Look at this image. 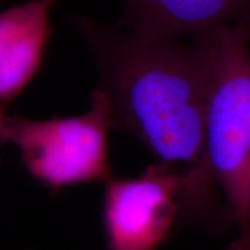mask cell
<instances>
[{
  "mask_svg": "<svg viewBox=\"0 0 250 250\" xmlns=\"http://www.w3.org/2000/svg\"><path fill=\"white\" fill-rule=\"evenodd\" d=\"M210 83L206 159L236 224L250 239V20L192 37Z\"/></svg>",
  "mask_w": 250,
  "mask_h": 250,
  "instance_id": "cell-2",
  "label": "cell"
},
{
  "mask_svg": "<svg viewBox=\"0 0 250 250\" xmlns=\"http://www.w3.org/2000/svg\"><path fill=\"white\" fill-rule=\"evenodd\" d=\"M74 24L98 68L112 130L131 133L156 164L179 171L190 210L202 208L214 181L206 159L210 83L198 50L86 18Z\"/></svg>",
  "mask_w": 250,
  "mask_h": 250,
  "instance_id": "cell-1",
  "label": "cell"
},
{
  "mask_svg": "<svg viewBox=\"0 0 250 250\" xmlns=\"http://www.w3.org/2000/svg\"><path fill=\"white\" fill-rule=\"evenodd\" d=\"M188 212L184 177L167 166H148L136 177L111 176L101 198L107 250H159L181 212Z\"/></svg>",
  "mask_w": 250,
  "mask_h": 250,
  "instance_id": "cell-4",
  "label": "cell"
},
{
  "mask_svg": "<svg viewBox=\"0 0 250 250\" xmlns=\"http://www.w3.org/2000/svg\"><path fill=\"white\" fill-rule=\"evenodd\" d=\"M5 107L2 104H0V144H1V132H2V125H4L5 121V112H4Z\"/></svg>",
  "mask_w": 250,
  "mask_h": 250,
  "instance_id": "cell-8",
  "label": "cell"
},
{
  "mask_svg": "<svg viewBox=\"0 0 250 250\" xmlns=\"http://www.w3.org/2000/svg\"><path fill=\"white\" fill-rule=\"evenodd\" d=\"M110 105L99 87L85 114L30 120L6 116L1 142L17 147L28 175L51 193L112 176L108 152Z\"/></svg>",
  "mask_w": 250,
  "mask_h": 250,
  "instance_id": "cell-3",
  "label": "cell"
},
{
  "mask_svg": "<svg viewBox=\"0 0 250 250\" xmlns=\"http://www.w3.org/2000/svg\"><path fill=\"white\" fill-rule=\"evenodd\" d=\"M56 0H30L0 12V104L18 98L39 72Z\"/></svg>",
  "mask_w": 250,
  "mask_h": 250,
  "instance_id": "cell-6",
  "label": "cell"
},
{
  "mask_svg": "<svg viewBox=\"0 0 250 250\" xmlns=\"http://www.w3.org/2000/svg\"><path fill=\"white\" fill-rule=\"evenodd\" d=\"M0 1H1V0H0Z\"/></svg>",
  "mask_w": 250,
  "mask_h": 250,
  "instance_id": "cell-9",
  "label": "cell"
},
{
  "mask_svg": "<svg viewBox=\"0 0 250 250\" xmlns=\"http://www.w3.org/2000/svg\"><path fill=\"white\" fill-rule=\"evenodd\" d=\"M245 20H250V0H125L123 28L175 41Z\"/></svg>",
  "mask_w": 250,
  "mask_h": 250,
  "instance_id": "cell-5",
  "label": "cell"
},
{
  "mask_svg": "<svg viewBox=\"0 0 250 250\" xmlns=\"http://www.w3.org/2000/svg\"><path fill=\"white\" fill-rule=\"evenodd\" d=\"M228 250H250V240H247L245 242L235 241L230 245Z\"/></svg>",
  "mask_w": 250,
  "mask_h": 250,
  "instance_id": "cell-7",
  "label": "cell"
}]
</instances>
